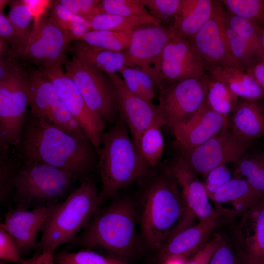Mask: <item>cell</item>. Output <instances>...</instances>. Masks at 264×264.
Returning <instances> with one entry per match:
<instances>
[{"mask_svg":"<svg viewBox=\"0 0 264 264\" xmlns=\"http://www.w3.org/2000/svg\"><path fill=\"white\" fill-rule=\"evenodd\" d=\"M218 1L181 0L179 10L172 26L176 35L190 38L212 16Z\"/></svg>","mask_w":264,"mask_h":264,"instance_id":"obj_27","label":"cell"},{"mask_svg":"<svg viewBox=\"0 0 264 264\" xmlns=\"http://www.w3.org/2000/svg\"><path fill=\"white\" fill-rule=\"evenodd\" d=\"M226 34L231 53L237 66L247 71L258 63L264 60L229 27L227 22Z\"/></svg>","mask_w":264,"mask_h":264,"instance_id":"obj_34","label":"cell"},{"mask_svg":"<svg viewBox=\"0 0 264 264\" xmlns=\"http://www.w3.org/2000/svg\"><path fill=\"white\" fill-rule=\"evenodd\" d=\"M163 125L161 122L152 125L142 133L139 139L137 149L150 168L158 166L162 157L164 141L160 127Z\"/></svg>","mask_w":264,"mask_h":264,"instance_id":"obj_30","label":"cell"},{"mask_svg":"<svg viewBox=\"0 0 264 264\" xmlns=\"http://www.w3.org/2000/svg\"><path fill=\"white\" fill-rule=\"evenodd\" d=\"M207 70L206 63L190 39L176 34L165 45L161 54L160 86L163 83L170 85L187 79L201 78Z\"/></svg>","mask_w":264,"mask_h":264,"instance_id":"obj_14","label":"cell"},{"mask_svg":"<svg viewBox=\"0 0 264 264\" xmlns=\"http://www.w3.org/2000/svg\"><path fill=\"white\" fill-rule=\"evenodd\" d=\"M238 98L224 84L208 76L206 101L213 110L224 115L230 116L239 101Z\"/></svg>","mask_w":264,"mask_h":264,"instance_id":"obj_32","label":"cell"},{"mask_svg":"<svg viewBox=\"0 0 264 264\" xmlns=\"http://www.w3.org/2000/svg\"><path fill=\"white\" fill-rule=\"evenodd\" d=\"M205 177V179L203 182L210 199L219 189L232 177L231 173L226 165L214 168L209 171Z\"/></svg>","mask_w":264,"mask_h":264,"instance_id":"obj_40","label":"cell"},{"mask_svg":"<svg viewBox=\"0 0 264 264\" xmlns=\"http://www.w3.org/2000/svg\"><path fill=\"white\" fill-rule=\"evenodd\" d=\"M72 55L89 67L106 74L120 72L128 66L125 53L90 45L82 40L73 42L69 46Z\"/></svg>","mask_w":264,"mask_h":264,"instance_id":"obj_26","label":"cell"},{"mask_svg":"<svg viewBox=\"0 0 264 264\" xmlns=\"http://www.w3.org/2000/svg\"><path fill=\"white\" fill-rule=\"evenodd\" d=\"M100 203L94 180L86 178L65 199L55 205L42 230L38 244L43 253H52L71 242L97 211Z\"/></svg>","mask_w":264,"mask_h":264,"instance_id":"obj_5","label":"cell"},{"mask_svg":"<svg viewBox=\"0 0 264 264\" xmlns=\"http://www.w3.org/2000/svg\"><path fill=\"white\" fill-rule=\"evenodd\" d=\"M128 129L118 116L102 135L98 149L100 203L149 174L150 168L142 157Z\"/></svg>","mask_w":264,"mask_h":264,"instance_id":"obj_3","label":"cell"},{"mask_svg":"<svg viewBox=\"0 0 264 264\" xmlns=\"http://www.w3.org/2000/svg\"><path fill=\"white\" fill-rule=\"evenodd\" d=\"M0 42L6 46V50L9 51L18 47L22 41L7 16L1 12L0 13Z\"/></svg>","mask_w":264,"mask_h":264,"instance_id":"obj_44","label":"cell"},{"mask_svg":"<svg viewBox=\"0 0 264 264\" xmlns=\"http://www.w3.org/2000/svg\"><path fill=\"white\" fill-rule=\"evenodd\" d=\"M43 259L39 264H55L53 261L52 253H44Z\"/></svg>","mask_w":264,"mask_h":264,"instance_id":"obj_51","label":"cell"},{"mask_svg":"<svg viewBox=\"0 0 264 264\" xmlns=\"http://www.w3.org/2000/svg\"><path fill=\"white\" fill-rule=\"evenodd\" d=\"M133 68L141 86L152 101L155 96V86H156L153 79L145 71L139 69Z\"/></svg>","mask_w":264,"mask_h":264,"instance_id":"obj_48","label":"cell"},{"mask_svg":"<svg viewBox=\"0 0 264 264\" xmlns=\"http://www.w3.org/2000/svg\"><path fill=\"white\" fill-rule=\"evenodd\" d=\"M112 83L119 117L130 132L137 148L142 133L150 126L165 125L157 105L132 92L117 73L107 74Z\"/></svg>","mask_w":264,"mask_h":264,"instance_id":"obj_16","label":"cell"},{"mask_svg":"<svg viewBox=\"0 0 264 264\" xmlns=\"http://www.w3.org/2000/svg\"><path fill=\"white\" fill-rule=\"evenodd\" d=\"M159 88L157 106L165 125L173 128L190 119L205 102L208 76L187 79Z\"/></svg>","mask_w":264,"mask_h":264,"instance_id":"obj_11","label":"cell"},{"mask_svg":"<svg viewBox=\"0 0 264 264\" xmlns=\"http://www.w3.org/2000/svg\"><path fill=\"white\" fill-rule=\"evenodd\" d=\"M221 3L218 1L210 19L190 38L207 67L214 66H237L226 36V21Z\"/></svg>","mask_w":264,"mask_h":264,"instance_id":"obj_17","label":"cell"},{"mask_svg":"<svg viewBox=\"0 0 264 264\" xmlns=\"http://www.w3.org/2000/svg\"><path fill=\"white\" fill-rule=\"evenodd\" d=\"M60 4L72 14L87 19L94 15L99 0H61Z\"/></svg>","mask_w":264,"mask_h":264,"instance_id":"obj_43","label":"cell"},{"mask_svg":"<svg viewBox=\"0 0 264 264\" xmlns=\"http://www.w3.org/2000/svg\"><path fill=\"white\" fill-rule=\"evenodd\" d=\"M44 256V253L43 252L41 253H37L31 258L26 260H22L21 264H39L43 259Z\"/></svg>","mask_w":264,"mask_h":264,"instance_id":"obj_50","label":"cell"},{"mask_svg":"<svg viewBox=\"0 0 264 264\" xmlns=\"http://www.w3.org/2000/svg\"><path fill=\"white\" fill-rule=\"evenodd\" d=\"M219 233V231H215L203 247L186 264H208L218 246L220 237Z\"/></svg>","mask_w":264,"mask_h":264,"instance_id":"obj_46","label":"cell"},{"mask_svg":"<svg viewBox=\"0 0 264 264\" xmlns=\"http://www.w3.org/2000/svg\"><path fill=\"white\" fill-rule=\"evenodd\" d=\"M122 76V79L129 90L133 93L152 102L145 91L141 86L134 72L133 68L126 66L119 72Z\"/></svg>","mask_w":264,"mask_h":264,"instance_id":"obj_47","label":"cell"},{"mask_svg":"<svg viewBox=\"0 0 264 264\" xmlns=\"http://www.w3.org/2000/svg\"><path fill=\"white\" fill-rule=\"evenodd\" d=\"M0 199L13 190L12 181L17 171L14 163L8 158V153L0 154Z\"/></svg>","mask_w":264,"mask_h":264,"instance_id":"obj_45","label":"cell"},{"mask_svg":"<svg viewBox=\"0 0 264 264\" xmlns=\"http://www.w3.org/2000/svg\"><path fill=\"white\" fill-rule=\"evenodd\" d=\"M229 120L232 128L242 138L254 142L264 139V106L261 101L239 100Z\"/></svg>","mask_w":264,"mask_h":264,"instance_id":"obj_23","label":"cell"},{"mask_svg":"<svg viewBox=\"0 0 264 264\" xmlns=\"http://www.w3.org/2000/svg\"><path fill=\"white\" fill-rule=\"evenodd\" d=\"M234 164V176L244 178L264 197V149L251 148Z\"/></svg>","mask_w":264,"mask_h":264,"instance_id":"obj_28","label":"cell"},{"mask_svg":"<svg viewBox=\"0 0 264 264\" xmlns=\"http://www.w3.org/2000/svg\"><path fill=\"white\" fill-rule=\"evenodd\" d=\"M223 3L236 16L244 18L254 25H264L263 0H223Z\"/></svg>","mask_w":264,"mask_h":264,"instance_id":"obj_38","label":"cell"},{"mask_svg":"<svg viewBox=\"0 0 264 264\" xmlns=\"http://www.w3.org/2000/svg\"><path fill=\"white\" fill-rule=\"evenodd\" d=\"M21 252L13 237L0 226V260L2 261L21 263Z\"/></svg>","mask_w":264,"mask_h":264,"instance_id":"obj_41","label":"cell"},{"mask_svg":"<svg viewBox=\"0 0 264 264\" xmlns=\"http://www.w3.org/2000/svg\"><path fill=\"white\" fill-rule=\"evenodd\" d=\"M7 16L22 41L31 35L36 22L32 8L26 0L12 1Z\"/></svg>","mask_w":264,"mask_h":264,"instance_id":"obj_33","label":"cell"},{"mask_svg":"<svg viewBox=\"0 0 264 264\" xmlns=\"http://www.w3.org/2000/svg\"><path fill=\"white\" fill-rule=\"evenodd\" d=\"M40 70L52 82L60 100L79 124L88 141L98 149L107 123L88 107L76 84L62 66Z\"/></svg>","mask_w":264,"mask_h":264,"instance_id":"obj_13","label":"cell"},{"mask_svg":"<svg viewBox=\"0 0 264 264\" xmlns=\"http://www.w3.org/2000/svg\"><path fill=\"white\" fill-rule=\"evenodd\" d=\"M257 142L247 140L238 134L230 124L211 139L195 148L181 151L180 154L198 175L205 176L211 170L235 163Z\"/></svg>","mask_w":264,"mask_h":264,"instance_id":"obj_9","label":"cell"},{"mask_svg":"<svg viewBox=\"0 0 264 264\" xmlns=\"http://www.w3.org/2000/svg\"><path fill=\"white\" fill-rule=\"evenodd\" d=\"M45 120L72 136L88 139L79 124L61 100L52 107Z\"/></svg>","mask_w":264,"mask_h":264,"instance_id":"obj_37","label":"cell"},{"mask_svg":"<svg viewBox=\"0 0 264 264\" xmlns=\"http://www.w3.org/2000/svg\"><path fill=\"white\" fill-rule=\"evenodd\" d=\"M257 29L260 34L263 47L264 50V26H257L256 25Z\"/></svg>","mask_w":264,"mask_h":264,"instance_id":"obj_52","label":"cell"},{"mask_svg":"<svg viewBox=\"0 0 264 264\" xmlns=\"http://www.w3.org/2000/svg\"><path fill=\"white\" fill-rule=\"evenodd\" d=\"M98 14H108L123 16L151 15L140 0H100L94 15Z\"/></svg>","mask_w":264,"mask_h":264,"instance_id":"obj_35","label":"cell"},{"mask_svg":"<svg viewBox=\"0 0 264 264\" xmlns=\"http://www.w3.org/2000/svg\"><path fill=\"white\" fill-rule=\"evenodd\" d=\"M132 31L91 30L87 32L81 40L90 45L105 49L124 52L130 46Z\"/></svg>","mask_w":264,"mask_h":264,"instance_id":"obj_31","label":"cell"},{"mask_svg":"<svg viewBox=\"0 0 264 264\" xmlns=\"http://www.w3.org/2000/svg\"><path fill=\"white\" fill-rule=\"evenodd\" d=\"M78 177L50 165L23 161L12 181L17 208L57 204L68 195Z\"/></svg>","mask_w":264,"mask_h":264,"instance_id":"obj_6","label":"cell"},{"mask_svg":"<svg viewBox=\"0 0 264 264\" xmlns=\"http://www.w3.org/2000/svg\"><path fill=\"white\" fill-rule=\"evenodd\" d=\"M65 72L75 83L90 109L106 123L118 117L111 81L105 73L95 70L76 57L67 58Z\"/></svg>","mask_w":264,"mask_h":264,"instance_id":"obj_8","label":"cell"},{"mask_svg":"<svg viewBox=\"0 0 264 264\" xmlns=\"http://www.w3.org/2000/svg\"><path fill=\"white\" fill-rule=\"evenodd\" d=\"M247 71L264 89V60L258 63Z\"/></svg>","mask_w":264,"mask_h":264,"instance_id":"obj_49","label":"cell"},{"mask_svg":"<svg viewBox=\"0 0 264 264\" xmlns=\"http://www.w3.org/2000/svg\"><path fill=\"white\" fill-rule=\"evenodd\" d=\"M91 30H108L118 32L133 30L148 24H161V22L152 15L123 16L98 14L87 19Z\"/></svg>","mask_w":264,"mask_h":264,"instance_id":"obj_29","label":"cell"},{"mask_svg":"<svg viewBox=\"0 0 264 264\" xmlns=\"http://www.w3.org/2000/svg\"><path fill=\"white\" fill-rule=\"evenodd\" d=\"M167 165L179 185L188 208L198 222L219 223L220 217L210 202L203 182L181 154L179 153Z\"/></svg>","mask_w":264,"mask_h":264,"instance_id":"obj_18","label":"cell"},{"mask_svg":"<svg viewBox=\"0 0 264 264\" xmlns=\"http://www.w3.org/2000/svg\"><path fill=\"white\" fill-rule=\"evenodd\" d=\"M225 226L240 256L247 264H262L264 259V199L227 221Z\"/></svg>","mask_w":264,"mask_h":264,"instance_id":"obj_15","label":"cell"},{"mask_svg":"<svg viewBox=\"0 0 264 264\" xmlns=\"http://www.w3.org/2000/svg\"><path fill=\"white\" fill-rule=\"evenodd\" d=\"M30 113L45 119L52 107L60 100L50 79L40 69L32 67L26 78Z\"/></svg>","mask_w":264,"mask_h":264,"instance_id":"obj_25","label":"cell"},{"mask_svg":"<svg viewBox=\"0 0 264 264\" xmlns=\"http://www.w3.org/2000/svg\"><path fill=\"white\" fill-rule=\"evenodd\" d=\"M209 77L226 85L238 97L260 100L264 89L246 70L237 66H214L207 67Z\"/></svg>","mask_w":264,"mask_h":264,"instance_id":"obj_24","label":"cell"},{"mask_svg":"<svg viewBox=\"0 0 264 264\" xmlns=\"http://www.w3.org/2000/svg\"><path fill=\"white\" fill-rule=\"evenodd\" d=\"M28 66L15 77L0 81V149L19 146L27 116L28 106L26 76Z\"/></svg>","mask_w":264,"mask_h":264,"instance_id":"obj_10","label":"cell"},{"mask_svg":"<svg viewBox=\"0 0 264 264\" xmlns=\"http://www.w3.org/2000/svg\"><path fill=\"white\" fill-rule=\"evenodd\" d=\"M263 1H264V0H263Z\"/></svg>","mask_w":264,"mask_h":264,"instance_id":"obj_54","label":"cell"},{"mask_svg":"<svg viewBox=\"0 0 264 264\" xmlns=\"http://www.w3.org/2000/svg\"><path fill=\"white\" fill-rule=\"evenodd\" d=\"M262 264H264V260H263V261Z\"/></svg>","mask_w":264,"mask_h":264,"instance_id":"obj_53","label":"cell"},{"mask_svg":"<svg viewBox=\"0 0 264 264\" xmlns=\"http://www.w3.org/2000/svg\"><path fill=\"white\" fill-rule=\"evenodd\" d=\"M220 223L198 222L173 236L158 251V260L161 264L172 259H183L198 253L208 242Z\"/></svg>","mask_w":264,"mask_h":264,"instance_id":"obj_21","label":"cell"},{"mask_svg":"<svg viewBox=\"0 0 264 264\" xmlns=\"http://www.w3.org/2000/svg\"><path fill=\"white\" fill-rule=\"evenodd\" d=\"M83 229L72 241L88 249L103 250L110 256L129 262L136 248V213L127 198L96 211Z\"/></svg>","mask_w":264,"mask_h":264,"instance_id":"obj_4","label":"cell"},{"mask_svg":"<svg viewBox=\"0 0 264 264\" xmlns=\"http://www.w3.org/2000/svg\"><path fill=\"white\" fill-rule=\"evenodd\" d=\"M172 25L148 24L134 29L128 49L124 51L128 67L141 69L160 87L159 61L163 49L176 35Z\"/></svg>","mask_w":264,"mask_h":264,"instance_id":"obj_12","label":"cell"},{"mask_svg":"<svg viewBox=\"0 0 264 264\" xmlns=\"http://www.w3.org/2000/svg\"><path fill=\"white\" fill-rule=\"evenodd\" d=\"M50 15L55 22L67 34V36L74 23L80 17L71 13L63 6L59 0L53 1L52 2Z\"/></svg>","mask_w":264,"mask_h":264,"instance_id":"obj_42","label":"cell"},{"mask_svg":"<svg viewBox=\"0 0 264 264\" xmlns=\"http://www.w3.org/2000/svg\"><path fill=\"white\" fill-rule=\"evenodd\" d=\"M229 27L264 60V50L256 26L250 21L231 13L226 16Z\"/></svg>","mask_w":264,"mask_h":264,"instance_id":"obj_36","label":"cell"},{"mask_svg":"<svg viewBox=\"0 0 264 264\" xmlns=\"http://www.w3.org/2000/svg\"><path fill=\"white\" fill-rule=\"evenodd\" d=\"M264 199V197L244 178L237 176L219 189L210 200L217 210L223 205H229V219L234 220Z\"/></svg>","mask_w":264,"mask_h":264,"instance_id":"obj_22","label":"cell"},{"mask_svg":"<svg viewBox=\"0 0 264 264\" xmlns=\"http://www.w3.org/2000/svg\"><path fill=\"white\" fill-rule=\"evenodd\" d=\"M71 42L50 15L40 18L31 35L16 49L1 56L24 62L40 70L63 66Z\"/></svg>","mask_w":264,"mask_h":264,"instance_id":"obj_7","label":"cell"},{"mask_svg":"<svg viewBox=\"0 0 264 264\" xmlns=\"http://www.w3.org/2000/svg\"><path fill=\"white\" fill-rule=\"evenodd\" d=\"M150 14L162 22L173 20L180 7L181 0H140Z\"/></svg>","mask_w":264,"mask_h":264,"instance_id":"obj_39","label":"cell"},{"mask_svg":"<svg viewBox=\"0 0 264 264\" xmlns=\"http://www.w3.org/2000/svg\"><path fill=\"white\" fill-rule=\"evenodd\" d=\"M144 194L142 236L146 243L158 252L173 236L193 225L196 218L167 164L149 182Z\"/></svg>","mask_w":264,"mask_h":264,"instance_id":"obj_2","label":"cell"},{"mask_svg":"<svg viewBox=\"0 0 264 264\" xmlns=\"http://www.w3.org/2000/svg\"><path fill=\"white\" fill-rule=\"evenodd\" d=\"M229 124V116L213 110L206 100L190 119L173 130L180 150L187 151L203 144Z\"/></svg>","mask_w":264,"mask_h":264,"instance_id":"obj_19","label":"cell"},{"mask_svg":"<svg viewBox=\"0 0 264 264\" xmlns=\"http://www.w3.org/2000/svg\"><path fill=\"white\" fill-rule=\"evenodd\" d=\"M19 147L23 161L50 165L78 177L90 169L95 157L88 139L72 136L30 113Z\"/></svg>","mask_w":264,"mask_h":264,"instance_id":"obj_1","label":"cell"},{"mask_svg":"<svg viewBox=\"0 0 264 264\" xmlns=\"http://www.w3.org/2000/svg\"><path fill=\"white\" fill-rule=\"evenodd\" d=\"M56 204L30 210L16 208L6 213L4 221L0 223V226L15 240L21 253L38 245V234Z\"/></svg>","mask_w":264,"mask_h":264,"instance_id":"obj_20","label":"cell"}]
</instances>
